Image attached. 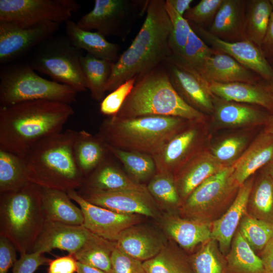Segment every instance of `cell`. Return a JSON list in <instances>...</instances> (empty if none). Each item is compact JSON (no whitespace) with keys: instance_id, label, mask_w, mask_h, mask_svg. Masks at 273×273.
Segmentation results:
<instances>
[{"instance_id":"6da1fadb","label":"cell","mask_w":273,"mask_h":273,"mask_svg":"<svg viewBox=\"0 0 273 273\" xmlns=\"http://www.w3.org/2000/svg\"><path fill=\"white\" fill-rule=\"evenodd\" d=\"M74 114L70 105L39 100L0 107V149L24 158L37 143L60 133Z\"/></svg>"},{"instance_id":"7a4b0ae2","label":"cell","mask_w":273,"mask_h":273,"mask_svg":"<svg viewBox=\"0 0 273 273\" xmlns=\"http://www.w3.org/2000/svg\"><path fill=\"white\" fill-rule=\"evenodd\" d=\"M163 0L148 1L146 16L129 47L113 63L106 92H112L126 80L149 71L172 55V26Z\"/></svg>"},{"instance_id":"3957f363","label":"cell","mask_w":273,"mask_h":273,"mask_svg":"<svg viewBox=\"0 0 273 273\" xmlns=\"http://www.w3.org/2000/svg\"><path fill=\"white\" fill-rule=\"evenodd\" d=\"M77 131L68 129L34 146L23 158L30 183L67 192L78 190L83 176L73 153Z\"/></svg>"},{"instance_id":"277c9868","label":"cell","mask_w":273,"mask_h":273,"mask_svg":"<svg viewBox=\"0 0 273 273\" xmlns=\"http://www.w3.org/2000/svg\"><path fill=\"white\" fill-rule=\"evenodd\" d=\"M190 121L174 116L120 118L113 116L103 121L97 134L111 147L154 156Z\"/></svg>"},{"instance_id":"5b68a950","label":"cell","mask_w":273,"mask_h":273,"mask_svg":"<svg viewBox=\"0 0 273 273\" xmlns=\"http://www.w3.org/2000/svg\"><path fill=\"white\" fill-rule=\"evenodd\" d=\"M147 115L174 116L200 122L205 117L179 95L166 68L160 65L137 77L131 92L114 116L126 118Z\"/></svg>"},{"instance_id":"8992f818","label":"cell","mask_w":273,"mask_h":273,"mask_svg":"<svg viewBox=\"0 0 273 273\" xmlns=\"http://www.w3.org/2000/svg\"><path fill=\"white\" fill-rule=\"evenodd\" d=\"M46 221L40 187L28 183L0 195V236L8 238L21 254L30 253Z\"/></svg>"},{"instance_id":"52a82bcc","label":"cell","mask_w":273,"mask_h":273,"mask_svg":"<svg viewBox=\"0 0 273 273\" xmlns=\"http://www.w3.org/2000/svg\"><path fill=\"white\" fill-rule=\"evenodd\" d=\"M77 92L71 87L38 75L26 62L12 64L0 71V105L44 100L70 105Z\"/></svg>"},{"instance_id":"ba28073f","label":"cell","mask_w":273,"mask_h":273,"mask_svg":"<svg viewBox=\"0 0 273 273\" xmlns=\"http://www.w3.org/2000/svg\"><path fill=\"white\" fill-rule=\"evenodd\" d=\"M80 50L66 36H52L30 52L27 63L53 81L68 85L77 93L88 89L83 72Z\"/></svg>"},{"instance_id":"9c48e42d","label":"cell","mask_w":273,"mask_h":273,"mask_svg":"<svg viewBox=\"0 0 273 273\" xmlns=\"http://www.w3.org/2000/svg\"><path fill=\"white\" fill-rule=\"evenodd\" d=\"M233 165L225 166L198 186L179 208L184 216L211 222L226 206L240 186L235 180Z\"/></svg>"},{"instance_id":"30bf717a","label":"cell","mask_w":273,"mask_h":273,"mask_svg":"<svg viewBox=\"0 0 273 273\" xmlns=\"http://www.w3.org/2000/svg\"><path fill=\"white\" fill-rule=\"evenodd\" d=\"M79 9L74 0H0V21L30 26L61 24L69 20Z\"/></svg>"},{"instance_id":"8fae6325","label":"cell","mask_w":273,"mask_h":273,"mask_svg":"<svg viewBox=\"0 0 273 273\" xmlns=\"http://www.w3.org/2000/svg\"><path fill=\"white\" fill-rule=\"evenodd\" d=\"M60 25L47 22L30 26L12 21H0V63L11 62L30 53L54 35Z\"/></svg>"},{"instance_id":"7c38bea8","label":"cell","mask_w":273,"mask_h":273,"mask_svg":"<svg viewBox=\"0 0 273 273\" xmlns=\"http://www.w3.org/2000/svg\"><path fill=\"white\" fill-rule=\"evenodd\" d=\"M163 64L173 86L187 103L201 112L214 110L210 83L200 73L173 56Z\"/></svg>"},{"instance_id":"4fadbf2b","label":"cell","mask_w":273,"mask_h":273,"mask_svg":"<svg viewBox=\"0 0 273 273\" xmlns=\"http://www.w3.org/2000/svg\"><path fill=\"white\" fill-rule=\"evenodd\" d=\"M67 193L82 210L83 225L93 234L109 241L116 242L124 230L141 221L140 215L118 213L91 203L77 190Z\"/></svg>"},{"instance_id":"5bb4252c","label":"cell","mask_w":273,"mask_h":273,"mask_svg":"<svg viewBox=\"0 0 273 273\" xmlns=\"http://www.w3.org/2000/svg\"><path fill=\"white\" fill-rule=\"evenodd\" d=\"M78 193L97 206L125 214L160 218L158 206L149 192L136 191H104L79 189Z\"/></svg>"},{"instance_id":"9a60e30c","label":"cell","mask_w":273,"mask_h":273,"mask_svg":"<svg viewBox=\"0 0 273 273\" xmlns=\"http://www.w3.org/2000/svg\"><path fill=\"white\" fill-rule=\"evenodd\" d=\"M192 28L204 38L215 51L231 56L249 70L254 71L263 79L273 80V68L261 49L248 40L228 41L220 39L204 28L191 24Z\"/></svg>"},{"instance_id":"2e32d148","label":"cell","mask_w":273,"mask_h":273,"mask_svg":"<svg viewBox=\"0 0 273 273\" xmlns=\"http://www.w3.org/2000/svg\"><path fill=\"white\" fill-rule=\"evenodd\" d=\"M187 125L175 134L156 155L152 156L156 171L170 174L173 176L195 154L198 149L200 131L196 125Z\"/></svg>"},{"instance_id":"e0dca14e","label":"cell","mask_w":273,"mask_h":273,"mask_svg":"<svg viewBox=\"0 0 273 273\" xmlns=\"http://www.w3.org/2000/svg\"><path fill=\"white\" fill-rule=\"evenodd\" d=\"M92 234L83 225L46 222L30 253L37 252L44 254L58 249L74 255L83 246Z\"/></svg>"},{"instance_id":"ac0fdd59","label":"cell","mask_w":273,"mask_h":273,"mask_svg":"<svg viewBox=\"0 0 273 273\" xmlns=\"http://www.w3.org/2000/svg\"><path fill=\"white\" fill-rule=\"evenodd\" d=\"M130 8L126 0H96L93 9L76 23L82 29H95L105 37L120 36Z\"/></svg>"},{"instance_id":"d6986e66","label":"cell","mask_w":273,"mask_h":273,"mask_svg":"<svg viewBox=\"0 0 273 273\" xmlns=\"http://www.w3.org/2000/svg\"><path fill=\"white\" fill-rule=\"evenodd\" d=\"M252 178L240 186L238 192L226 212L212 222L211 238L218 243L223 254L230 249L233 237L240 222L247 213L249 196L253 187Z\"/></svg>"},{"instance_id":"ffe728a7","label":"cell","mask_w":273,"mask_h":273,"mask_svg":"<svg viewBox=\"0 0 273 273\" xmlns=\"http://www.w3.org/2000/svg\"><path fill=\"white\" fill-rule=\"evenodd\" d=\"M225 166L208 152L195 154L174 176L181 204L198 186Z\"/></svg>"},{"instance_id":"44dd1931","label":"cell","mask_w":273,"mask_h":273,"mask_svg":"<svg viewBox=\"0 0 273 273\" xmlns=\"http://www.w3.org/2000/svg\"><path fill=\"white\" fill-rule=\"evenodd\" d=\"M159 219L164 233L184 249L193 250L212 239V222L181 218L168 213Z\"/></svg>"},{"instance_id":"7402d4cb","label":"cell","mask_w":273,"mask_h":273,"mask_svg":"<svg viewBox=\"0 0 273 273\" xmlns=\"http://www.w3.org/2000/svg\"><path fill=\"white\" fill-rule=\"evenodd\" d=\"M109 155L110 153L103 162L84 178L79 189L149 192L146 186L135 181L125 174L111 159Z\"/></svg>"},{"instance_id":"603a6c76","label":"cell","mask_w":273,"mask_h":273,"mask_svg":"<svg viewBox=\"0 0 273 273\" xmlns=\"http://www.w3.org/2000/svg\"><path fill=\"white\" fill-rule=\"evenodd\" d=\"M165 244L159 234L139 224L124 230L116 242L119 249L142 262L156 255Z\"/></svg>"},{"instance_id":"cb8c5ba5","label":"cell","mask_w":273,"mask_h":273,"mask_svg":"<svg viewBox=\"0 0 273 273\" xmlns=\"http://www.w3.org/2000/svg\"><path fill=\"white\" fill-rule=\"evenodd\" d=\"M197 72L209 83L256 84L257 79L249 69L234 58L216 51L206 59Z\"/></svg>"},{"instance_id":"d4e9b609","label":"cell","mask_w":273,"mask_h":273,"mask_svg":"<svg viewBox=\"0 0 273 273\" xmlns=\"http://www.w3.org/2000/svg\"><path fill=\"white\" fill-rule=\"evenodd\" d=\"M273 159V135L265 130L260 133L235 163L233 175L240 185Z\"/></svg>"},{"instance_id":"484cf974","label":"cell","mask_w":273,"mask_h":273,"mask_svg":"<svg viewBox=\"0 0 273 273\" xmlns=\"http://www.w3.org/2000/svg\"><path fill=\"white\" fill-rule=\"evenodd\" d=\"M41 205L46 222L82 225V210L65 191L40 187Z\"/></svg>"},{"instance_id":"4316f807","label":"cell","mask_w":273,"mask_h":273,"mask_svg":"<svg viewBox=\"0 0 273 273\" xmlns=\"http://www.w3.org/2000/svg\"><path fill=\"white\" fill-rule=\"evenodd\" d=\"M244 3V1L240 0H223L208 31L215 36L228 41L245 40L246 11Z\"/></svg>"},{"instance_id":"83f0119b","label":"cell","mask_w":273,"mask_h":273,"mask_svg":"<svg viewBox=\"0 0 273 273\" xmlns=\"http://www.w3.org/2000/svg\"><path fill=\"white\" fill-rule=\"evenodd\" d=\"M65 32L73 46L98 58L115 63L120 55L118 44L108 41L97 31L82 29L71 20L65 23Z\"/></svg>"},{"instance_id":"f1b7e54d","label":"cell","mask_w":273,"mask_h":273,"mask_svg":"<svg viewBox=\"0 0 273 273\" xmlns=\"http://www.w3.org/2000/svg\"><path fill=\"white\" fill-rule=\"evenodd\" d=\"M210 89L225 101L256 104L273 111V97L268 87L242 82H211Z\"/></svg>"},{"instance_id":"f546056e","label":"cell","mask_w":273,"mask_h":273,"mask_svg":"<svg viewBox=\"0 0 273 273\" xmlns=\"http://www.w3.org/2000/svg\"><path fill=\"white\" fill-rule=\"evenodd\" d=\"M109 153L105 143L97 134L93 135L85 130L77 131L73 153L84 178L103 162Z\"/></svg>"},{"instance_id":"4dcf8cb0","label":"cell","mask_w":273,"mask_h":273,"mask_svg":"<svg viewBox=\"0 0 273 273\" xmlns=\"http://www.w3.org/2000/svg\"><path fill=\"white\" fill-rule=\"evenodd\" d=\"M226 256V273H265L262 260L239 230Z\"/></svg>"},{"instance_id":"1f68e13d","label":"cell","mask_w":273,"mask_h":273,"mask_svg":"<svg viewBox=\"0 0 273 273\" xmlns=\"http://www.w3.org/2000/svg\"><path fill=\"white\" fill-rule=\"evenodd\" d=\"M247 211L250 216L273 224V178L265 170L254 181Z\"/></svg>"},{"instance_id":"d6a6232c","label":"cell","mask_w":273,"mask_h":273,"mask_svg":"<svg viewBox=\"0 0 273 273\" xmlns=\"http://www.w3.org/2000/svg\"><path fill=\"white\" fill-rule=\"evenodd\" d=\"M216 120L229 126L266 123L269 116L255 108L234 102L222 101L214 106Z\"/></svg>"},{"instance_id":"836d02e7","label":"cell","mask_w":273,"mask_h":273,"mask_svg":"<svg viewBox=\"0 0 273 273\" xmlns=\"http://www.w3.org/2000/svg\"><path fill=\"white\" fill-rule=\"evenodd\" d=\"M247 6V12H245L244 38L260 48L273 7L268 0L251 1Z\"/></svg>"},{"instance_id":"e575fe53","label":"cell","mask_w":273,"mask_h":273,"mask_svg":"<svg viewBox=\"0 0 273 273\" xmlns=\"http://www.w3.org/2000/svg\"><path fill=\"white\" fill-rule=\"evenodd\" d=\"M112 62L98 58L88 53L81 55L80 64L91 97L97 101L105 98Z\"/></svg>"},{"instance_id":"d590c367","label":"cell","mask_w":273,"mask_h":273,"mask_svg":"<svg viewBox=\"0 0 273 273\" xmlns=\"http://www.w3.org/2000/svg\"><path fill=\"white\" fill-rule=\"evenodd\" d=\"M28 183L24 158L0 149V194L17 191Z\"/></svg>"},{"instance_id":"8d00e7d4","label":"cell","mask_w":273,"mask_h":273,"mask_svg":"<svg viewBox=\"0 0 273 273\" xmlns=\"http://www.w3.org/2000/svg\"><path fill=\"white\" fill-rule=\"evenodd\" d=\"M106 145L111 155L122 164L127 174L135 181L142 184V182L149 181L155 174L156 164L151 155Z\"/></svg>"},{"instance_id":"74e56055","label":"cell","mask_w":273,"mask_h":273,"mask_svg":"<svg viewBox=\"0 0 273 273\" xmlns=\"http://www.w3.org/2000/svg\"><path fill=\"white\" fill-rule=\"evenodd\" d=\"M116 242L93 233L83 246L74 254L77 261L111 273V255Z\"/></svg>"},{"instance_id":"f35d334b","label":"cell","mask_w":273,"mask_h":273,"mask_svg":"<svg viewBox=\"0 0 273 273\" xmlns=\"http://www.w3.org/2000/svg\"><path fill=\"white\" fill-rule=\"evenodd\" d=\"M143 265L146 273H193L190 259L167 243L156 255L143 262Z\"/></svg>"},{"instance_id":"ab89813d","label":"cell","mask_w":273,"mask_h":273,"mask_svg":"<svg viewBox=\"0 0 273 273\" xmlns=\"http://www.w3.org/2000/svg\"><path fill=\"white\" fill-rule=\"evenodd\" d=\"M146 186L158 206L167 213L180 207L181 201L173 175L156 171Z\"/></svg>"},{"instance_id":"60d3db41","label":"cell","mask_w":273,"mask_h":273,"mask_svg":"<svg viewBox=\"0 0 273 273\" xmlns=\"http://www.w3.org/2000/svg\"><path fill=\"white\" fill-rule=\"evenodd\" d=\"M211 239L190 258L193 273H226V263Z\"/></svg>"},{"instance_id":"b9f144b4","label":"cell","mask_w":273,"mask_h":273,"mask_svg":"<svg viewBox=\"0 0 273 273\" xmlns=\"http://www.w3.org/2000/svg\"><path fill=\"white\" fill-rule=\"evenodd\" d=\"M239 231L254 250H262L273 238V224L246 213L239 224Z\"/></svg>"},{"instance_id":"7bdbcfd3","label":"cell","mask_w":273,"mask_h":273,"mask_svg":"<svg viewBox=\"0 0 273 273\" xmlns=\"http://www.w3.org/2000/svg\"><path fill=\"white\" fill-rule=\"evenodd\" d=\"M165 7L172 26L170 36L172 56L180 58L187 42L192 27L188 21L174 10L169 0L165 1Z\"/></svg>"},{"instance_id":"ee69618b","label":"cell","mask_w":273,"mask_h":273,"mask_svg":"<svg viewBox=\"0 0 273 273\" xmlns=\"http://www.w3.org/2000/svg\"><path fill=\"white\" fill-rule=\"evenodd\" d=\"M215 52L191 28L183 54L181 57L177 58L198 71L206 59Z\"/></svg>"},{"instance_id":"f6af8a7d","label":"cell","mask_w":273,"mask_h":273,"mask_svg":"<svg viewBox=\"0 0 273 273\" xmlns=\"http://www.w3.org/2000/svg\"><path fill=\"white\" fill-rule=\"evenodd\" d=\"M136 79L134 77L126 80L105 97L100 104V112L108 117L117 114L131 92Z\"/></svg>"},{"instance_id":"bcb514c9","label":"cell","mask_w":273,"mask_h":273,"mask_svg":"<svg viewBox=\"0 0 273 273\" xmlns=\"http://www.w3.org/2000/svg\"><path fill=\"white\" fill-rule=\"evenodd\" d=\"M223 0H201L191 8L184 17L191 24L201 26L213 21Z\"/></svg>"},{"instance_id":"7dc6e473","label":"cell","mask_w":273,"mask_h":273,"mask_svg":"<svg viewBox=\"0 0 273 273\" xmlns=\"http://www.w3.org/2000/svg\"><path fill=\"white\" fill-rule=\"evenodd\" d=\"M246 143V139L242 136L228 138L213 149L212 154L218 161L225 165L238 157L244 148Z\"/></svg>"},{"instance_id":"c3c4849f","label":"cell","mask_w":273,"mask_h":273,"mask_svg":"<svg viewBox=\"0 0 273 273\" xmlns=\"http://www.w3.org/2000/svg\"><path fill=\"white\" fill-rule=\"evenodd\" d=\"M143 262L128 255L116 246L111 255V273H144Z\"/></svg>"},{"instance_id":"681fc988","label":"cell","mask_w":273,"mask_h":273,"mask_svg":"<svg viewBox=\"0 0 273 273\" xmlns=\"http://www.w3.org/2000/svg\"><path fill=\"white\" fill-rule=\"evenodd\" d=\"M51 260L37 252L21 254L13 266L12 273H34L39 266L49 264Z\"/></svg>"},{"instance_id":"f907efd6","label":"cell","mask_w":273,"mask_h":273,"mask_svg":"<svg viewBox=\"0 0 273 273\" xmlns=\"http://www.w3.org/2000/svg\"><path fill=\"white\" fill-rule=\"evenodd\" d=\"M14 244L7 237L0 236V273H8L17 261Z\"/></svg>"},{"instance_id":"816d5d0a","label":"cell","mask_w":273,"mask_h":273,"mask_svg":"<svg viewBox=\"0 0 273 273\" xmlns=\"http://www.w3.org/2000/svg\"><path fill=\"white\" fill-rule=\"evenodd\" d=\"M77 261L74 255L59 257L51 260L48 273H75L77 272Z\"/></svg>"},{"instance_id":"f5cc1de1","label":"cell","mask_w":273,"mask_h":273,"mask_svg":"<svg viewBox=\"0 0 273 273\" xmlns=\"http://www.w3.org/2000/svg\"><path fill=\"white\" fill-rule=\"evenodd\" d=\"M260 49L267 60V58L273 59V12Z\"/></svg>"},{"instance_id":"db71d44e","label":"cell","mask_w":273,"mask_h":273,"mask_svg":"<svg viewBox=\"0 0 273 273\" xmlns=\"http://www.w3.org/2000/svg\"><path fill=\"white\" fill-rule=\"evenodd\" d=\"M265 273H273V238L262 250L261 257Z\"/></svg>"},{"instance_id":"11a10c76","label":"cell","mask_w":273,"mask_h":273,"mask_svg":"<svg viewBox=\"0 0 273 273\" xmlns=\"http://www.w3.org/2000/svg\"><path fill=\"white\" fill-rule=\"evenodd\" d=\"M169 1L174 10L182 17L191 8V4L193 2V0Z\"/></svg>"},{"instance_id":"9f6ffc18","label":"cell","mask_w":273,"mask_h":273,"mask_svg":"<svg viewBox=\"0 0 273 273\" xmlns=\"http://www.w3.org/2000/svg\"><path fill=\"white\" fill-rule=\"evenodd\" d=\"M77 273H106L105 271L93 266L77 261Z\"/></svg>"},{"instance_id":"6f0895ef","label":"cell","mask_w":273,"mask_h":273,"mask_svg":"<svg viewBox=\"0 0 273 273\" xmlns=\"http://www.w3.org/2000/svg\"><path fill=\"white\" fill-rule=\"evenodd\" d=\"M264 130L273 135V116L269 117Z\"/></svg>"},{"instance_id":"680465c9","label":"cell","mask_w":273,"mask_h":273,"mask_svg":"<svg viewBox=\"0 0 273 273\" xmlns=\"http://www.w3.org/2000/svg\"><path fill=\"white\" fill-rule=\"evenodd\" d=\"M264 170L273 178V159L266 165Z\"/></svg>"},{"instance_id":"91938a15","label":"cell","mask_w":273,"mask_h":273,"mask_svg":"<svg viewBox=\"0 0 273 273\" xmlns=\"http://www.w3.org/2000/svg\"><path fill=\"white\" fill-rule=\"evenodd\" d=\"M269 82V83L267 87L273 97V80Z\"/></svg>"},{"instance_id":"94428289","label":"cell","mask_w":273,"mask_h":273,"mask_svg":"<svg viewBox=\"0 0 273 273\" xmlns=\"http://www.w3.org/2000/svg\"><path fill=\"white\" fill-rule=\"evenodd\" d=\"M270 2L272 6V7H273V0H270Z\"/></svg>"},{"instance_id":"6125c7cd","label":"cell","mask_w":273,"mask_h":273,"mask_svg":"<svg viewBox=\"0 0 273 273\" xmlns=\"http://www.w3.org/2000/svg\"><path fill=\"white\" fill-rule=\"evenodd\" d=\"M144 273H146L145 271Z\"/></svg>"}]
</instances>
